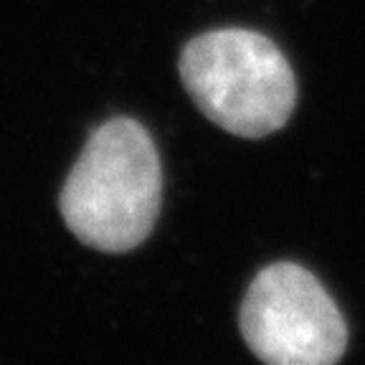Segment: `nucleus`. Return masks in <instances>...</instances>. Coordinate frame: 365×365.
<instances>
[{"label":"nucleus","instance_id":"obj_1","mask_svg":"<svg viewBox=\"0 0 365 365\" xmlns=\"http://www.w3.org/2000/svg\"><path fill=\"white\" fill-rule=\"evenodd\" d=\"M160 195L163 170L153 137L140 122L117 117L91 132L58 208L81 244L125 254L153 234Z\"/></svg>","mask_w":365,"mask_h":365},{"label":"nucleus","instance_id":"obj_3","mask_svg":"<svg viewBox=\"0 0 365 365\" xmlns=\"http://www.w3.org/2000/svg\"><path fill=\"white\" fill-rule=\"evenodd\" d=\"M239 322L251 353L272 365H330L348 348V327L332 297L289 262L254 277Z\"/></svg>","mask_w":365,"mask_h":365},{"label":"nucleus","instance_id":"obj_2","mask_svg":"<svg viewBox=\"0 0 365 365\" xmlns=\"http://www.w3.org/2000/svg\"><path fill=\"white\" fill-rule=\"evenodd\" d=\"M182 86L195 107L231 135L267 137L294 112L297 81L284 53L262 34L221 29L182 48Z\"/></svg>","mask_w":365,"mask_h":365}]
</instances>
